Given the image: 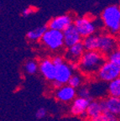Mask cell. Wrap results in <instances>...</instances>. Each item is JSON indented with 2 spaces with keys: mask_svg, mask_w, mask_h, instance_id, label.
<instances>
[{
  "mask_svg": "<svg viewBox=\"0 0 120 121\" xmlns=\"http://www.w3.org/2000/svg\"><path fill=\"white\" fill-rule=\"evenodd\" d=\"M39 71L44 78L48 81L53 82L56 79V66L51 59H44L39 64Z\"/></svg>",
  "mask_w": 120,
  "mask_h": 121,
  "instance_id": "10",
  "label": "cell"
},
{
  "mask_svg": "<svg viewBox=\"0 0 120 121\" xmlns=\"http://www.w3.org/2000/svg\"><path fill=\"white\" fill-rule=\"evenodd\" d=\"M73 25L83 38L94 35L97 30L95 22L87 16H82L75 19Z\"/></svg>",
  "mask_w": 120,
  "mask_h": 121,
  "instance_id": "6",
  "label": "cell"
},
{
  "mask_svg": "<svg viewBox=\"0 0 120 121\" xmlns=\"http://www.w3.org/2000/svg\"><path fill=\"white\" fill-rule=\"evenodd\" d=\"M87 121H94V120H93V119H90L89 120H87Z\"/></svg>",
  "mask_w": 120,
  "mask_h": 121,
  "instance_id": "29",
  "label": "cell"
},
{
  "mask_svg": "<svg viewBox=\"0 0 120 121\" xmlns=\"http://www.w3.org/2000/svg\"><path fill=\"white\" fill-rule=\"evenodd\" d=\"M119 120H120V115H119Z\"/></svg>",
  "mask_w": 120,
  "mask_h": 121,
  "instance_id": "31",
  "label": "cell"
},
{
  "mask_svg": "<svg viewBox=\"0 0 120 121\" xmlns=\"http://www.w3.org/2000/svg\"><path fill=\"white\" fill-rule=\"evenodd\" d=\"M64 59L65 58H63V57L60 56H55L54 58L52 59V60L56 66H58V65L64 62Z\"/></svg>",
  "mask_w": 120,
  "mask_h": 121,
  "instance_id": "26",
  "label": "cell"
},
{
  "mask_svg": "<svg viewBox=\"0 0 120 121\" xmlns=\"http://www.w3.org/2000/svg\"><path fill=\"white\" fill-rule=\"evenodd\" d=\"M103 112H108L115 115H120V97L109 96L101 100Z\"/></svg>",
  "mask_w": 120,
  "mask_h": 121,
  "instance_id": "12",
  "label": "cell"
},
{
  "mask_svg": "<svg viewBox=\"0 0 120 121\" xmlns=\"http://www.w3.org/2000/svg\"><path fill=\"white\" fill-rule=\"evenodd\" d=\"M74 19L69 14H61L52 18L48 23V28L63 32L68 27L73 25Z\"/></svg>",
  "mask_w": 120,
  "mask_h": 121,
  "instance_id": "7",
  "label": "cell"
},
{
  "mask_svg": "<svg viewBox=\"0 0 120 121\" xmlns=\"http://www.w3.org/2000/svg\"><path fill=\"white\" fill-rule=\"evenodd\" d=\"M118 6H119V9H120V4H119V5H118Z\"/></svg>",
  "mask_w": 120,
  "mask_h": 121,
  "instance_id": "30",
  "label": "cell"
},
{
  "mask_svg": "<svg viewBox=\"0 0 120 121\" xmlns=\"http://www.w3.org/2000/svg\"><path fill=\"white\" fill-rule=\"evenodd\" d=\"M108 60L117 64L120 67V47L117 48L113 52L108 56Z\"/></svg>",
  "mask_w": 120,
  "mask_h": 121,
  "instance_id": "23",
  "label": "cell"
},
{
  "mask_svg": "<svg viewBox=\"0 0 120 121\" xmlns=\"http://www.w3.org/2000/svg\"><path fill=\"white\" fill-rule=\"evenodd\" d=\"M47 30H48V25H41L36 27L34 30H31L27 32L26 38L30 41H38L41 40Z\"/></svg>",
  "mask_w": 120,
  "mask_h": 121,
  "instance_id": "16",
  "label": "cell"
},
{
  "mask_svg": "<svg viewBox=\"0 0 120 121\" xmlns=\"http://www.w3.org/2000/svg\"><path fill=\"white\" fill-rule=\"evenodd\" d=\"M46 114H47V110L44 108H40L36 111L35 117H36V119H44V118L46 116Z\"/></svg>",
  "mask_w": 120,
  "mask_h": 121,
  "instance_id": "24",
  "label": "cell"
},
{
  "mask_svg": "<svg viewBox=\"0 0 120 121\" xmlns=\"http://www.w3.org/2000/svg\"><path fill=\"white\" fill-rule=\"evenodd\" d=\"M96 75L100 81L110 82L120 77V67L111 60H106Z\"/></svg>",
  "mask_w": 120,
  "mask_h": 121,
  "instance_id": "4",
  "label": "cell"
},
{
  "mask_svg": "<svg viewBox=\"0 0 120 121\" xmlns=\"http://www.w3.org/2000/svg\"><path fill=\"white\" fill-rule=\"evenodd\" d=\"M25 70L28 74L34 75L39 70V65L34 60H30L25 64Z\"/></svg>",
  "mask_w": 120,
  "mask_h": 121,
  "instance_id": "19",
  "label": "cell"
},
{
  "mask_svg": "<svg viewBox=\"0 0 120 121\" xmlns=\"http://www.w3.org/2000/svg\"><path fill=\"white\" fill-rule=\"evenodd\" d=\"M63 35L65 46H66V47H70V46L75 45V44L82 41L83 37L78 32V30L74 26V25H71L66 30H64Z\"/></svg>",
  "mask_w": 120,
  "mask_h": 121,
  "instance_id": "13",
  "label": "cell"
},
{
  "mask_svg": "<svg viewBox=\"0 0 120 121\" xmlns=\"http://www.w3.org/2000/svg\"><path fill=\"white\" fill-rule=\"evenodd\" d=\"M94 121H119L118 115H115L113 113L108 112H103L98 117L93 119Z\"/></svg>",
  "mask_w": 120,
  "mask_h": 121,
  "instance_id": "21",
  "label": "cell"
},
{
  "mask_svg": "<svg viewBox=\"0 0 120 121\" xmlns=\"http://www.w3.org/2000/svg\"><path fill=\"white\" fill-rule=\"evenodd\" d=\"M105 61V56L100 51H86L78 62L79 71L86 76L95 75Z\"/></svg>",
  "mask_w": 120,
  "mask_h": 121,
  "instance_id": "1",
  "label": "cell"
},
{
  "mask_svg": "<svg viewBox=\"0 0 120 121\" xmlns=\"http://www.w3.org/2000/svg\"><path fill=\"white\" fill-rule=\"evenodd\" d=\"M40 40L45 47L53 51H58L65 45L63 32L50 28L45 31Z\"/></svg>",
  "mask_w": 120,
  "mask_h": 121,
  "instance_id": "3",
  "label": "cell"
},
{
  "mask_svg": "<svg viewBox=\"0 0 120 121\" xmlns=\"http://www.w3.org/2000/svg\"><path fill=\"white\" fill-rule=\"evenodd\" d=\"M91 100H92V99H88V98H81V97L76 98L71 104V113L75 116L86 118L87 117L86 109L88 108Z\"/></svg>",
  "mask_w": 120,
  "mask_h": 121,
  "instance_id": "8",
  "label": "cell"
},
{
  "mask_svg": "<svg viewBox=\"0 0 120 121\" xmlns=\"http://www.w3.org/2000/svg\"><path fill=\"white\" fill-rule=\"evenodd\" d=\"M118 48V42L112 34H102L98 35V51L104 56H109Z\"/></svg>",
  "mask_w": 120,
  "mask_h": 121,
  "instance_id": "5",
  "label": "cell"
},
{
  "mask_svg": "<svg viewBox=\"0 0 120 121\" xmlns=\"http://www.w3.org/2000/svg\"><path fill=\"white\" fill-rule=\"evenodd\" d=\"M73 71L70 66L69 63L65 62L56 66V81L62 83L63 85L67 84L71 76L73 75Z\"/></svg>",
  "mask_w": 120,
  "mask_h": 121,
  "instance_id": "14",
  "label": "cell"
},
{
  "mask_svg": "<svg viewBox=\"0 0 120 121\" xmlns=\"http://www.w3.org/2000/svg\"><path fill=\"white\" fill-rule=\"evenodd\" d=\"M82 82H83L82 76L77 73H75V74L73 73V75L71 76V78H70L67 84H69L70 86H71V87H73L77 89L78 87H80L82 85Z\"/></svg>",
  "mask_w": 120,
  "mask_h": 121,
  "instance_id": "20",
  "label": "cell"
},
{
  "mask_svg": "<svg viewBox=\"0 0 120 121\" xmlns=\"http://www.w3.org/2000/svg\"><path fill=\"white\" fill-rule=\"evenodd\" d=\"M104 27L112 35L120 33V9L119 6L111 5L103 10L101 14Z\"/></svg>",
  "mask_w": 120,
  "mask_h": 121,
  "instance_id": "2",
  "label": "cell"
},
{
  "mask_svg": "<svg viewBox=\"0 0 120 121\" xmlns=\"http://www.w3.org/2000/svg\"><path fill=\"white\" fill-rule=\"evenodd\" d=\"M107 93L109 96L120 97V77L108 82Z\"/></svg>",
  "mask_w": 120,
  "mask_h": 121,
  "instance_id": "18",
  "label": "cell"
},
{
  "mask_svg": "<svg viewBox=\"0 0 120 121\" xmlns=\"http://www.w3.org/2000/svg\"><path fill=\"white\" fill-rule=\"evenodd\" d=\"M52 83H53V87H54L56 89L60 88V87H62V86H63V84H62V83L59 82L58 81H56V80H54Z\"/></svg>",
  "mask_w": 120,
  "mask_h": 121,
  "instance_id": "28",
  "label": "cell"
},
{
  "mask_svg": "<svg viewBox=\"0 0 120 121\" xmlns=\"http://www.w3.org/2000/svg\"><path fill=\"white\" fill-rule=\"evenodd\" d=\"M35 12V9H34V8L32 7H29V8H26L25 9L22 11V16L23 17H29L30 15H31L32 13H34Z\"/></svg>",
  "mask_w": 120,
  "mask_h": 121,
  "instance_id": "25",
  "label": "cell"
},
{
  "mask_svg": "<svg viewBox=\"0 0 120 121\" xmlns=\"http://www.w3.org/2000/svg\"><path fill=\"white\" fill-rule=\"evenodd\" d=\"M86 51L82 41L67 47L65 54V60L67 62H79L80 59Z\"/></svg>",
  "mask_w": 120,
  "mask_h": 121,
  "instance_id": "9",
  "label": "cell"
},
{
  "mask_svg": "<svg viewBox=\"0 0 120 121\" xmlns=\"http://www.w3.org/2000/svg\"><path fill=\"white\" fill-rule=\"evenodd\" d=\"M103 113V108L102 106L101 100H91L88 105V108L86 109L87 117L89 119H96L97 117Z\"/></svg>",
  "mask_w": 120,
  "mask_h": 121,
  "instance_id": "15",
  "label": "cell"
},
{
  "mask_svg": "<svg viewBox=\"0 0 120 121\" xmlns=\"http://www.w3.org/2000/svg\"><path fill=\"white\" fill-rule=\"evenodd\" d=\"M71 66V68L72 69L73 72H77L79 71V63L78 62H68Z\"/></svg>",
  "mask_w": 120,
  "mask_h": 121,
  "instance_id": "27",
  "label": "cell"
},
{
  "mask_svg": "<svg viewBox=\"0 0 120 121\" xmlns=\"http://www.w3.org/2000/svg\"><path fill=\"white\" fill-rule=\"evenodd\" d=\"M77 94V88L71 87L69 84H65L56 92V98L57 100L62 103H69L73 101Z\"/></svg>",
  "mask_w": 120,
  "mask_h": 121,
  "instance_id": "11",
  "label": "cell"
},
{
  "mask_svg": "<svg viewBox=\"0 0 120 121\" xmlns=\"http://www.w3.org/2000/svg\"><path fill=\"white\" fill-rule=\"evenodd\" d=\"M77 95L78 97L81 98H88V99H92V92H91L90 87H87L86 85H81L80 87L77 88Z\"/></svg>",
  "mask_w": 120,
  "mask_h": 121,
  "instance_id": "22",
  "label": "cell"
},
{
  "mask_svg": "<svg viewBox=\"0 0 120 121\" xmlns=\"http://www.w3.org/2000/svg\"><path fill=\"white\" fill-rule=\"evenodd\" d=\"M82 43L86 51H98V35H92L82 39Z\"/></svg>",
  "mask_w": 120,
  "mask_h": 121,
  "instance_id": "17",
  "label": "cell"
}]
</instances>
